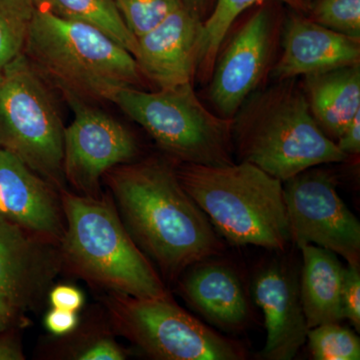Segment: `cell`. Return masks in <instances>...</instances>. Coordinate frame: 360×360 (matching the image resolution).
I'll return each instance as SVG.
<instances>
[{"instance_id": "obj_10", "label": "cell", "mask_w": 360, "mask_h": 360, "mask_svg": "<svg viewBox=\"0 0 360 360\" xmlns=\"http://www.w3.org/2000/svg\"><path fill=\"white\" fill-rule=\"evenodd\" d=\"M75 118L63 132L65 179L82 195L98 198L99 182L113 167L139 153L136 141L112 116L77 99H68Z\"/></svg>"}, {"instance_id": "obj_29", "label": "cell", "mask_w": 360, "mask_h": 360, "mask_svg": "<svg viewBox=\"0 0 360 360\" xmlns=\"http://www.w3.org/2000/svg\"><path fill=\"white\" fill-rule=\"evenodd\" d=\"M77 322V312L54 307L45 316V326L56 335H68L75 330Z\"/></svg>"}, {"instance_id": "obj_2", "label": "cell", "mask_w": 360, "mask_h": 360, "mask_svg": "<svg viewBox=\"0 0 360 360\" xmlns=\"http://www.w3.org/2000/svg\"><path fill=\"white\" fill-rule=\"evenodd\" d=\"M232 141L240 161L283 182L347 158L315 122L295 78L253 92L232 118Z\"/></svg>"}, {"instance_id": "obj_22", "label": "cell", "mask_w": 360, "mask_h": 360, "mask_svg": "<svg viewBox=\"0 0 360 360\" xmlns=\"http://www.w3.org/2000/svg\"><path fill=\"white\" fill-rule=\"evenodd\" d=\"M34 11L32 0H0V72L23 53Z\"/></svg>"}, {"instance_id": "obj_28", "label": "cell", "mask_w": 360, "mask_h": 360, "mask_svg": "<svg viewBox=\"0 0 360 360\" xmlns=\"http://www.w3.org/2000/svg\"><path fill=\"white\" fill-rule=\"evenodd\" d=\"M51 305L54 309L70 310L77 312L84 305V297L82 291L70 285H58L49 295Z\"/></svg>"}, {"instance_id": "obj_7", "label": "cell", "mask_w": 360, "mask_h": 360, "mask_svg": "<svg viewBox=\"0 0 360 360\" xmlns=\"http://www.w3.org/2000/svg\"><path fill=\"white\" fill-rule=\"evenodd\" d=\"M63 127L44 78L21 53L0 72V148L60 188Z\"/></svg>"}, {"instance_id": "obj_32", "label": "cell", "mask_w": 360, "mask_h": 360, "mask_svg": "<svg viewBox=\"0 0 360 360\" xmlns=\"http://www.w3.org/2000/svg\"><path fill=\"white\" fill-rule=\"evenodd\" d=\"M15 307L4 295H0V333L6 330L13 321Z\"/></svg>"}, {"instance_id": "obj_27", "label": "cell", "mask_w": 360, "mask_h": 360, "mask_svg": "<svg viewBox=\"0 0 360 360\" xmlns=\"http://www.w3.org/2000/svg\"><path fill=\"white\" fill-rule=\"evenodd\" d=\"M77 359L122 360L125 359V354L115 341L110 338H99L82 349Z\"/></svg>"}, {"instance_id": "obj_13", "label": "cell", "mask_w": 360, "mask_h": 360, "mask_svg": "<svg viewBox=\"0 0 360 360\" xmlns=\"http://www.w3.org/2000/svg\"><path fill=\"white\" fill-rule=\"evenodd\" d=\"M202 25L200 18L182 6L139 37L134 58L142 77L158 89L193 82Z\"/></svg>"}, {"instance_id": "obj_4", "label": "cell", "mask_w": 360, "mask_h": 360, "mask_svg": "<svg viewBox=\"0 0 360 360\" xmlns=\"http://www.w3.org/2000/svg\"><path fill=\"white\" fill-rule=\"evenodd\" d=\"M175 169L227 243L285 251L291 241L281 180L246 161L224 167L180 163Z\"/></svg>"}, {"instance_id": "obj_12", "label": "cell", "mask_w": 360, "mask_h": 360, "mask_svg": "<svg viewBox=\"0 0 360 360\" xmlns=\"http://www.w3.org/2000/svg\"><path fill=\"white\" fill-rule=\"evenodd\" d=\"M300 272L283 258L265 264L253 276L251 295L264 312L266 328L264 359H295L307 341L309 328L300 297Z\"/></svg>"}, {"instance_id": "obj_15", "label": "cell", "mask_w": 360, "mask_h": 360, "mask_svg": "<svg viewBox=\"0 0 360 360\" xmlns=\"http://www.w3.org/2000/svg\"><path fill=\"white\" fill-rule=\"evenodd\" d=\"M217 257L187 267L176 281L179 292L210 326L239 333L250 323V298L236 269Z\"/></svg>"}, {"instance_id": "obj_1", "label": "cell", "mask_w": 360, "mask_h": 360, "mask_svg": "<svg viewBox=\"0 0 360 360\" xmlns=\"http://www.w3.org/2000/svg\"><path fill=\"white\" fill-rule=\"evenodd\" d=\"M104 176L125 229L163 278L176 281L187 267L224 252L221 236L167 161L124 163Z\"/></svg>"}, {"instance_id": "obj_23", "label": "cell", "mask_w": 360, "mask_h": 360, "mask_svg": "<svg viewBox=\"0 0 360 360\" xmlns=\"http://www.w3.org/2000/svg\"><path fill=\"white\" fill-rule=\"evenodd\" d=\"M307 340L315 360L360 359L359 336L340 322L310 328Z\"/></svg>"}, {"instance_id": "obj_18", "label": "cell", "mask_w": 360, "mask_h": 360, "mask_svg": "<svg viewBox=\"0 0 360 360\" xmlns=\"http://www.w3.org/2000/svg\"><path fill=\"white\" fill-rule=\"evenodd\" d=\"M304 77L302 89L310 112L336 142L360 111V63Z\"/></svg>"}, {"instance_id": "obj_30", "label": "cell", "mask_w": 360, "mask_h": 360, "mask_svg": "<svg viewBox=\"0 0 360 360\" xmlns=\"http://www.w3.org/2000/svg\"><path fill=\"white\" fill-rule=\"evenodd\" d=\"M338 148L348 155H359L360 153V111L347 125L345 131L335 142Z\"/></svg>"}, {"instance_id": "obj_31", "label": "cell", "mask_w": 360, "mask_h": 360, "mask_svg": "<svg viewBox=\"0 0 360 360\" xmlns=\"http://www.w3.org/2000/svg\"><path fill=\"white\" fill-rule=\"evenodd\" d=\"M25 359L22 352L13 341L0 338V360Z\"/></svg>"}, {"instance_id": "obj_3", "label": "cell", "mask_w": 360, "mask_h": 360, "mask_svg": "<svg viewBox=\"0 0 360 360\" xmlns=\"http://www.w3.org/2000/svg\"><path fill=\"white\" fill-rule=\"evenodd\" d=\"M23 53L68 99L110 101L120 90L142 84L134 56L122 45L94 26L39 7H35Z\"/></svg>"}, {"instance_id": "obj_25", "label": "cell", "mask_w": 360, "mask_h": 360, "mask_svg": "<svg viewBox=\"0 0 360 360\" xmlns=\"http://www.w3.org/2000/svg\"><path fill=\"white\" fill-rule=\"evenodd\" d=\"M310 20L333 32L360 39V0H315Z\"/></svg>"}, {"instance_id": "obj_20", "label": "cell", "mask_w": 360, "mask_h": 360, "mask_svg": "<svg viewBox=\"0 0 360 360\" xmlns=\"http://www.w3.org/2000/svg\"><path fill=\"white\" fill-rule=\"evenodd\" d=\"M270 0H217L214 8L207 20L203 21L202 33L198 49L196 77L207 82L212 77L215 60L221 49L227 33L234 21L251 6ZM288 4L300 13H309L311 0H274Z\"/></svg>"}, {"instance_id": "obj_11", "label": "cell", "mask_w": 360, "mask_h": 360, "mask_svg": "<svg viewBox=\"0 0 360 360\" xmlns=\"http://www.w3.org/2000/svg\"><path fill=\"white\" fill-rule=\"evenodd\" d=\"M276 40L269 9L260 8L234 33L215 60L208 98L221 117L232 120L257 91L269 70Z\"/></svg>"}, {"instance_id": "obj_5", "label": "cell", "mask_w": 360, "mask_h": 360, "mask_svg": "<svg viewBox=\"0 0 360 360\" xmlns=\"http://www.w3.org/2000/svg\"><path fill=\"white\" fill-rule=\"evenodd\" d=\"M65 260L77 274L110 292L141 298L170 295L162 277L105 200L63 191Z\"/></svg>"}, {"instance_id": "obj_6", "label": "cell", "mask_w": 360, "mask_h": 360, "mask_svg": "<svg viewBox=\"0 0 360 360\" xmlns=\"http://www.w3.org/2000/svg\"><path fill=\"white\" fill-rule=\"evenodd\" d=\"M110 103L180 163H234L232 120L210 112L194 92L193 82L151 92L129 87L116 92Z\"/></svg>"}, {"instance_id": "obj_8", "label": "cell", "mask_w": 360, "mask_h": 360, "mask_svg": "<svg viewBox=\"0 0 360 360\" xmlns=\"http://www.w3.org/2000/svg\"><path fill=\"white\" fill-rule=\"evenodd\" d=\"M106 302L120 335L160 360H243L245 348L182 309L172 296L134 297L122 293Z\"/></svg>"}, {"instance_id": "obj_26", "label": "cell", "mask_w": 360, "mask_h": 360, "mask_svg": "<svg viewBox=\"0 0 360 360\" xmlns=\"http://www.w3.org/2000/svg\"><path fill=\"white\" fill-rule=\"evenodd\" d=\"M342 310L345 319L349 321L357 333L360 331V272L359 267H345L342 290Z\"/></svg>"}, {"instance_id": "obj_24", "label": "cell", "mask_w": 360, "mask_h": 360, "mask_svg": "<svg viewBox=\"0 0 360 360\" xmlns=\"http://www.w3.org/2000/svg\"><path fill=\"white\" fill-rule=\"evenodd\" d=\"M120 16L135 39L160 25L180 6L182 0H112Z\"/></svg>"}, {"instance_id": "obj_21", "label": "cell", "mask_w": 360, "mask_h": 360, "mask_svg": "<svg viewBox=\"0 0 360 360\" xmlns=\"http://www.w3.org/2000/svg\"><path fill=\"white\" fill-rule=\"evenodd\" d=\"M35 7L46 9L65 20L94 26L122 45L134 56L137 39L125 25L112 0H32Z\"/></svg>"}, {"instance_id": "obj_14", "label": "cell", "mask_w": 360, "mask_h": 360, "mask_svg": "<svg viewBox=\"0 0 360 360\" xmlns=\"http://www.w3.org/2000/svg\"><path fill=\"white\" fill-rule=\"evenodd\" d=\"M0 217L49 245L61 241L65 233L61 201L49 182L1 148Z\"/></svg>"}, {"instance_id": "obj_9", "label": "cell", "mask_w": 360, "mask_h": 360, "mask_svg": "<svg viewBox=\"0 0 360 360\" xmlns=\"http://www.w3.org/2000/svg\"><path fill=\"white\" fill-rule=\"evenodd\" d=\"M291 243L333 251L360 266V222L341 200L333 174L311 167L283 181Z\"/></svg>"}, {"instance_id": "obj_19", "label": "cell", "mask_w": 360, "mask_h": 360, "mask_svg": "<svg viewBox=\"0 0 360 360\" xmlns=\"http://www.w3.org/2000/svg\"><path fill=\"white\" fill-rule=\"evenodd\" d=\"M300 250L302 255L300 297L307 326L310 329L342 321L341 290L345 267L338 255L314 245H303Z\"/></svg>"}, {"instance_id": "obj_33", "label": "cell", "mask_w": 360, "mask_h": 360, "mask_svg": "<svg viewBox=\"0 0 360 360\" xmlns=\"http://www.w3.org/2000/svg\"><path fill=\"white\" fill-rule=\"evenodd\" d=\"M208 1H210V0H182L184 6H186L187 9H189V11H193L194 14H196V15L202 20L206 8H207Z\"/></svg>"}, {"instance_id": "obj_17", "label": "cell", "mask_w": 360, "mask_h": 360, "mask_svg": "<svg viewBox=\"0 0 360 360\" xmlns=\"http://www.w3.org/2000/svg\"><path fill=\"white\" fill-rule=\"evenodd\" d=\"M44 243L0 217V295L15 309L34 302L51 281L54 260Z\"/></svg>"}, {"instance_id": "obj_16", "label": "cell", "mask_w": 360, "mask_h": 360, "mask_svg": "<svg viewBox=\"0 0 360 360\" xmlns=\"http://www.w3.org/2000/svg\"><path fill=\"white\" fill-rule=\"evenodd\" d=\"M357 63H360V39L333 32L292 13L284 26L283 53L271 75L278 82Z\"/></svg>"}]
</instances>
